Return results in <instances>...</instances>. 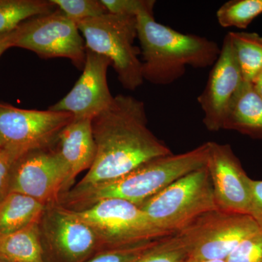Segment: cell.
I'll return each mask as SVG.
<instances>
[{
  "label": "cell",
  "mask_w": 262,
  "mask_h": 262,
  "mask_svg": "<svg viewBox=\"0 0 262 262\" xmlns=\"http://www.w3.org/2000/svg\"><path fill=\"white\" fill-rule=\"evenodd\" d=\"M92 130L96 158L73 187L115 180L141 164L172 153L148 127L144 102L132 96H115L110 107L92 119Z\"/></svg>",
  "instance_id": "6da1fadb"
},
{
  "label": "cell",
  "mask_w": 262,
  "mask_h": 262,
  "mask_svg": "<svg viewBox=\"0 0 262 262\" xmlns=\"http://www.w3.org/2000/svg\"><path fill=\"white\" fill-rule=\"evenodd\" d=\"M208 151V142H206L182 154L158 157L115 180L83 188L72 187L62 194L59 204L81 211L103 200L116 198L140 206L172 183L204 167Z\"/></svg>",
  "instance_id": "7a4b0ae2"
},
{
  "label": "cell",
  "mask_w": 262,
  "mask_h": 262,
  "mask_svg": "<svg viewBox=\"0 0 262 262\" xmlns=\"http://www.w3.org/2000/svg\"><path fill=\"white\" fill-rule=\"evenodd\" d=\"M137 31L143 78L156 85L173 83L183 77L188 67H213L220 56L221 48L214 41L158 23L154 13L137 17Z\"/></svg>",
  "instance_id": "3957f363"
},
{
  "label": "cell",
  "mask_w": 262,
  "mask_h": 262,
  "mask_svg": "<svg viewBox=\"0 0 262 262\" xmlns=\"http://www.w3.org/2000/svg\"><path fill=\"white\" fill-rule=\"evenodd\" d=\"M86 49L110 60L124 89L135 91L144 82L141 50L135 46L137 18L106 13L77 23Z\"/></svg>",
  "instance_id": "277c9868"
},
{
  "label": "cell",
  "mask_w": 262,
  "mask_h": 262,
  "mask_svg": "<svg viewBox=\"0 0 262 262\" xmlns=\"http://www.w3.org/2000/svg\"><path fill=\"white\" fill-rule=\"evenodd\" d=\"M140 208L155 227L173 234L203 213L217 209L206 165L172 183Z\"/></svg>",
  "instance_id": "5b68a950"
},
{
  "label": "cell",
  "mask_w": 262,
  "mask_h": 262,
  "mask_svg": "<svg viewBox=\"0 0 262 262\" xmlns=\"http://www.w3.org/2000/svg\"><path fill=\"white\" fill-rule=\"evenodd\" d=\"M259 230L251 215L217 208L200 215L178 234L188 257L226 261L243 241Z\"/></svg>",
  "instance_id": "8992f818"
},
{
  "label": "cell",
  "mask_w": 262,
  "mask_h": 262,
  "mask_svg": "<svg viewBox=\"0 0 262 262\" xmlns=\"http://www.w3.org/2000/svg\"><path fill=\"white\" fill-rule=\"evenodd\" d=\"M74 211L94 229L102 250L173 235L155 227L140 206L124 200H103L85 209Z\"/></svg>",
  "instance_id": "52a82bcc"
},
{
  "label": "cell",
  "mask_w": 262,
  "mask_h": 262,
  "mask_svg": "<svg viewBox=\"0 0 262 262\" xmlns=\"http://www.w3.org/2000/svg\"><path fill=\"white\" fill-rule=\"evenodd\" d=\"M39 229L46 262H87L102 251L94 229L59 203L46 206Z\"/></svg>",
  "instance_id": "ba28073f"
},
{
  "label": "cell",
  "mask_w": 262,
  "mask_h": 262,
  "mask_svg": "<svg viewBox=\"0 0 262 262\" xmlns=\"http://www.w3.org/2000/svg\"><path fill=\"white\" fill-rule=\"evenodd\" d=\"M14 47L34 52L43 58H64L83 70L85 42L77 24L57 9L26 20L16 29Z\"/></svg>",
  "instance_id": "9c48e42d"
},
{
  "label": "cell",
  "mask_w": 262,
  "mask_h": 262,
  "mask_svg": "<svg viewBox=\"0 0 262 262\" xmlns=\"http://www.w3.org/2000/svg\"><path fill=\"white\" fill-rule=\"evenodd\" d=\"M73 118L63 112L23 110L0 103V147L27 152L53 146Z\"/></svg>",
  "instance_id": "30bf717a"
},
{
  "label": "cell",
  "mask_w": 262,
  "mask_h": 262,
  "mask_svg": "<svg viewBox=\"0 0 262 262\" xmlns=\"http://www.w3.org/2000/svg\"><path fill=\"white\" fill-rule=\"evenodd\" d=\"M67 170L54 145L30 150L15 160L10 192H18L45 206L58 203L65 192Z\"/></svg>",
  "instance_id": "8fae6325"
},
{
  "label": "cell",
  "mask_w": 262,
  "mask_h": 262,
  "mask_svg": "<svg viewBox=\"0 0 262 262\" xmlns=\"http://www.w3.org/2000/svg\"><path fill=\"white\" fill-rule=\"evenodd\" d=\"M206 166L219 209L249 215L251 178L231 146L208 141Z\"/></svg>",
  "instance_id": "7c38bea8"
},
{
  "label": "cell",
  "mask_w": 262,
  "mask_h": 262,
  "mask_svg": "<svg viewBox=\"0 0 262 262\" xmlns=\"http://www.w3.org/2000/svg\"><path fill=\"white\" fill-rule=\"evenodd\" d=\"M244 81L227 34L220 56L208 76L206 88L198 98L203 113V124L208 130L217 132L223 128L229 105Z\"/></svg>",
  "instance_id": "4fadbf2b"
},
{
  "label": "cell",
  "mask_w": 262,
  "mask_h": 262,
  "mask_svg": "<svg viewBox=\"0 0 262 262\" xmlns=\"http://www.w3.org/2000/svg\"><path fill=\"white\" fill-rule=\"evenodd\" d=\"M106 57L86 51L83 72L68 94L48 110L70 113L75 118L94 119L110 107L114 98L108 89Z\"/></svg>",
  "instance_id": "5bb4252c"
},
{
  "label": "cell",
  "mask_w": 262,
  "mask_h": 262,
  "mask_svg": "<svg viewBox=\"0 0 262 262\" xmlns=\"http://www.w3.org/2000/svg\"><path fill=\"white\" fill-rule=\"evenodd\" d=\"M54 148L67 168L66 193L74 187L79 174L91 168L96 158L92 119L74 117L58 134Z\"/></svg>",
  "instance_id": "9a60e30c"
},
{
  "label": "cell",
  "mask_w": 262,
  "mask_h": 262,
  "mask_svg": "<svg viewBox=\"0 0 262 262\" xmlns=\"http://www.w3.org/2000/svg\"><path fill=\"white\" fill-rule=\"evenodd\" d=\"M222 129L262 140V98L251 82L244 81L234 95Z\"/></svg>",
  "instance_id": "2e32d148"
},
{
  "label": "cell",
  "mask_w": 262,
  "mask_h": 262,
  "mask_svg": "<svg viewBox=\"0 0 262 262\" xmlns=\"http://www.w3.org/2000/svg\"><path fill=\"white\" fill-rule=\"evenodd\" d=\"M45 205L18 192H10L0 202V234H10L39 223Z\"/></svg>",
  "instance_id": "e0dca14e"
},
{
  "label": "cell",
  "mask_w": 262,
  "mask_h": 262,
  "mask_svg": "<svg viewBox=\"0 0 262 262\" xmlns=\"http://www.w3.org/2000/svg\"><path fill=\"white\" fill-rule=\"evenodd\" d=\"M0 257L12 262H46L39 223L10 234H0Z\"/></svg>",
  "instance_id": "ac0fdd59"
},
{
  "label": "cell",
  "mask_w": 262,
  "mask_h": 262,
  "mask_svg": "<svg viewBox=\"0 0 262 262\" xmlns=\"http://www.w3.org/2000/svg\"><path fill=\"white\" fill-rule=\"evenodd\" d=\"M227 34L244 80L253 83L262 72V36L253 32Z\"/></svg>",
  "instance_id": "d6986e66"
},
{
  "label": "cell",
  "mask_w": 262,
  "mask_h": 262,
  "mask_svg": "<svg viewBox=\"0 0 262 262\" xmlns=\"http://www.w3.org/2000/svg\"><path fill=\"white\" fill-rule=\"evenodd\" d=\"M56 10L51 0H0V34L15 30L29 19Z\"/></svg>",
  "instance_id": "ffe728a7"
},
{
  "label": "cell",
  "mask_w": 262,
  "mask_h": 262,
  "mask_svg": "<svg viewBox=\"0 0 262 262\" xmlns=\"http://www.w3.org/2000/svg\"><path fill=\"white\" fill-rule=\"evenodd\" d=\"M262 13V0H231L219 8L216 18L223 28L245 29Z\"/></svg>",
  "instance_id": "44dd1931"
},
{
  "label": "cell",
  "mask_w": 262,
  "mask_h": 262,
  "mask_svg": "<svg viewBox=\"0 0 262 262\" xmlns=\"http://www.w3.org/2000/svg\"><path fill=\"white\" fill-rule=\"evenodd\" d=\"M188 256L187 246L177 233L160 239L132 262H184Z\"/></svg>",
  "instance_id": "7402d4cb"
},
{
  "label": "cell",
  "mask_w": 262,
  "mask_h": 262,
  "mask_svg": "<svg viewBox=\"0 0 262 262\" xmlns=\"http://www.w3.org/2000/svg\"><path fill=\"white\" fill-rule=\"evenodd\" d=\"M57 9L76 24L107 13L101 0H51Z\"/></svg>",
  "instance_id": "603a6c76"
},
{
  "label": "cell",
  "mask_w": 262,
  "mask_h": 262,
  "mask_svg": "<svg viewBox=\"0 0 262 262\" xmlns=\"http://www.w3.org/2000/svg\"><path fill=\"white\" fill-rule=\"evenodd\" d=\"M160 239L122 247L102 250L87 262H132L155 246Z\"/></svg>",
  "instance_id": "cb8c5ba5"
},
{
  "label": "cell",
  "mask_w": 262,
  "mask_h": 262,
  "mask_svg": "<svg viewBox=\"0 0 262 262\" xmlns=\"http://www.w3.org/2000/svg\"><path fill=\"white\" fill-rule=\"evenodd\" d=\"M108 13L137 18L142 13H154V0H101Z\"/></svg>",
  "instance_id": "d4e9b609"
},
{
  "label": "cell",
  "mask_w": 262,
  "mask_h": 262,
  "mask_svg": "<svg viewBox=\"0 0 262 262\" xmlns=\"http://www.w3.org/2000/svg\"><path fill=\"white\" fill-rule=\"evenodd\" d=\"M226 262H262V230L243 241Z\"/></svg>",
  "instance_id": "484cf974"
},
{
  "label": "cell",
  "mask_w": 262,
  "mask_h": 262,
  "mask_svg": "<svg viewBox=\"0 0 262 262\" xmlns=\"http://www.w3.org/2000/svg\"><path fill=\"white\" fill-rule=\"evenodd\" d=\"M23 151L0 147V202L10 192L12 169Z\"/></svg>",
  "instance_id": "4316f807"
},
{
  "label": "cell",
  "mask_w": 262,
  "mask_h": 262,
  "mask_svg": "<svg viewBox=\"0 0 262 262\" xmlns=\"http://www.w3.org/2000/svg\"><path fill=\"white\" fill-rule=\"evenodd\" d=\"M251 205L249 215L262 230V180H250Z\"/></svg>",
  "instance_id": "83f0119b"
},
{
  "label": "cell",
  "mask_w": 262,
  "mask_h": 262,
  "mask_svg": "<svg viewBox=\"0 0 262 262\" xmlns=\"http://www.w3.org/2000/svg\"><path fill=\"white\" fill-rule=\"evenodd\" d=\"M16 35V29L12 32L0 34V56L8 48L14 47Z\"/></svg>",
  "instance_id": "f1b7e54d"
},
{
  "label": "cell",
  "mask_w": 262,
  "mask_h": 262,
  "mask_svg": "<svg viewBox=\"0 0 262 262\" xmlns=\"http://www.w3.org/2000/svg\"><path fill=\"white\" fill-rule=\"evenodd\" d=\"M252 84L255 91L262 98V72L256 77V80L253 81Z\"/></svg>",
  "instance_id": "f546056e"
},
{
  "label": "cell",
  "mask_w": 262,
  "mask_h": 262,
  "mask_svg": "<svg viewBox=\"0 0 262 262\" xmlns=\"http://www.w3.org/2000/svg\"><path fill=\"white\" fill-rule=\"evenodd\" d=\"M184 262H226V261L225 260L198 259V258L188 257L187 259Z\"/></svg>",
  "instance_id": "4dcf8cb0"
},
{
  "label": "cell",
  "mask_w": 262,
  "mask_h": 262,
  "mask_svg": "<svg viewBox=\"0 0 262 262\" xmlns=\"http://www.w3.org/2000/svg\"><path fill=\"white\" fill-rule=\"evenodd\" d=\"M0 262H12V261H8V260L5 259V258L0 257Z\"/></svg>",
  "instance_id": "1f68e13d"
}]
</instances>
